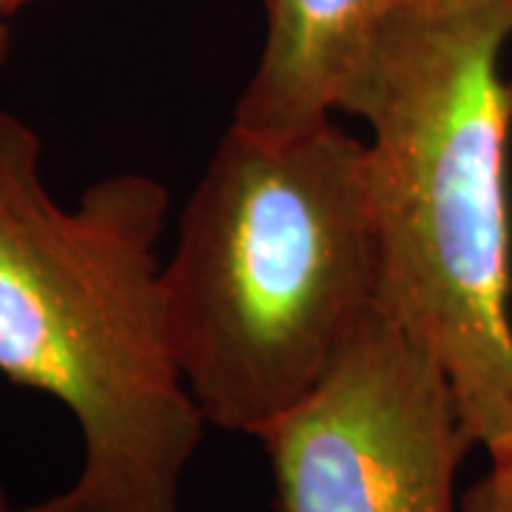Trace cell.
Segmentation results:
<instances>
[{
    "mask_svg": "<svg viewBox=\"0 0 512 512\" xmlns=\"http://www.w3.org/2000/svg\"><path fill=\"white\" fill-rule=\"evenodd\" d=\"M367 143L339 123H231L163 265L168 339L211 427L256 436L328 376L379 308Z\"/></svg>",
    "mask_w": 512,
    "mask_h": 512,
    "instance_id": "3",
    "label": "cell"
},
{
    "mask_svg": "<svg viewBox=\"0 0 512 512\" xmlns=\"http://www.w3.org/2000/svg\"><path fill=\"white\" fill-rule=\"evenodd\" d=\"M9 46H12V37H9L6 23L0 20V66H3V63H6V57H9Z\"/></svg>",
    "mask_w": 512,
    "mask_h": 512,
    "instance_id": "9",
    "label": "cell"
},
{
    "mask_svg": "<svg viewBox=\"0 0 512 512\" xmlns=\"http://www.w3.org/2000/svg\"><path fill=\"white\" fill-rule=\"evenodd\" d=\"M254 439L279 512H458V467L476 447L439 359L382 305Z\"/></svg>",
    "mask_w": 512,
    "mask_h": 512,
    "instance_id": "4",
    "label": "cell"
},
{
    "mask_svg": "<svg viewBox=\"0 0 512 512\" xmlns=\"http://www.w3.org/2000/svg\"><path fill=\"white\" fill-rule=\"evenodd\" d=\"M512 0H416L350 117L370 126L379 305L430 348L467 436L512 456Z\"/></svg>",
    "mask_w": 512,
    "mask_h": 512,
    "instance_id": "1",
    "label": "cell"
},
{
    "mask_svg": "<svg viewBox=\"0 0 512 512\" xmlns=\"http://www.w3.org/2000/svg\"><path fill=\"white\" fill-rule=\"evenodd\" d=\"M0 512H86V507H83V495L74 484L69 490L49 495L35 504H15L9 490L0 484Z\"/></svg>",
    "mask_w": 512,
    "mask_h": 512,
    "instance_id": "7",
    "label": "cell"
},
{
    "mask_svg": "<svg viewBox=\"0 0 512 512\" xmlns=\"http://www.w3.org/2000/svg\"><path fill=\"white\" fill-rule=\"evenodd\" d=\"M160 180L120 171L74 208L43 180V143L0 111V376L80 427L86 512H180L205 416L168 339Z\"/></svg>",
    "mask_w": 512,
    "mask_h": 512,
    "instance_id": "2",
    "label": "cell"
},
{
    "mask_svg": "<svg viewBox=\"0 0 512 512\" xmlns=\"http://www.w3.org/2000/svg\"><path fill=\"white\" fill-rule=\"evenodd\" d=\"M32 3H37V0H0V20L20 12L23 6H32Z\"/></svg>",
    "mask_w": 512,
    "mask_h": 512,
    "instance_id": "8",
    "label": "cell"
},
{
    "mask_svg": "<svg viewBox=\"0 0 512 512\" xmlns=\"http://www.w3.org/2000/svg\"><path fill=\"white\" fill-rule=\"evenodd\" d=\"M413 0H265V40L237 126L296 134L353 114Z\"/></svg>",
    "mask_w": 512,
    "mask_h": 512,
    "instance_id": "5",
    "label": "cell"
},
{
    "mask_svg": "<svg viewBox=\"0 0 512 512\" xmlns=\"http://www.w3.org/2000/svg\"><path fill=\"white\" fill-rule=\"evenodd\" d=\"M458 512H512V456L490 461V473L458 498Z\"/></svg>",
    "mask_w": 512,
    "mask_h": 512,
    "instance_id": "6",
    "label": "cell"
},
{
    "mask_svg": "<svg viewBox=\"0 0 512 512\" xmlns=\"http://www.w3.org/2000/svg\"><path fill=\"white\" fill-rule=\"evenodd\" d=\"M413 3H416V0H413Z\"/></svg>",
    "mask_w": 512,
    "mask_h": 512,
    "instance_id": "10",
    "label": "cell"
}]
</instances>
